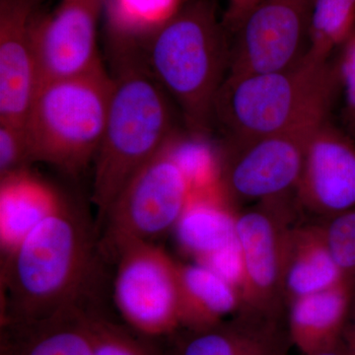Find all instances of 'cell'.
<instances>
[{
	"label": "cell",
	"instance_id": "1",
	"mask_svg": "<svg viewBox=\"0 0 355 355\" xmlns=\"http://www.w3.org/2000/svg\"><path fill=\"white\" fill-rule=\"evenodd\" d=\"M227 33L212 0H191L141 42L144 67L198 135L214 121L217 95L228 76Z\"/></svg>",
	"mask_w": 355,
	"mask_h": 355
},
{
	"label": "cell",
	"instance_id": "2",
	"mask_svg": "<svg viewBox=\"0 0 355 355\" xmlns=\"http://www.w3.org/2000/svg\"><path fill=\"white\" fill-rule=\"evenodd\" d=\"M2 263L4 320L37 321L76 306L92 263L87 224L65 203Z\"/></svg>",
	"mask_w": 355,
	"mask_h": 355
},
{
	"label": "cell",
	"instance_id": "3",
	"mask_svg": "<svg viewBox=\"0 0 355 355\" xmlns=\"http://www.w3.org/2000/svg\"><path fill=\"white\" fill-rule=\"evenodd\" d=\"M338 80L335 65L305 55L286 69L227 76L214 121L227 144H241L329 118Z\"/></svg>",
	"mask_w": 355,
	"mask_h": 355
},
{
	"label": "cell",
	"instance_id": "4",
	"mask_svg": "<svg viewBox=\"0 0 355 355\" xmlns=\"http://www.w3.org/2000/svg\"><path fill=\"white\" fill-rule=\"evenodd\" d=\"M175 137L168 95L144 65L125 60L95 157L92 200L103 221L128 180Z\"/></svg>",
	"mask_w": 355,
	"mask_h": 355
},
{
	"label": "cell",
	"instance_id": "5",
	"mask_svg": "<svg viewBox=\"0 0 355 355\" xmlns=\"http://www.w3.org/2000/svg\"><path fill=\"white\" fill-rule=\"evenodd\" d=\"M113 88L104 65L40 84L25 123L32 162L83 172L101 144Z\"/></svg>",
	"mask_w": 355,
	"mask_h": 355
},
{
	"label": "cell",
	"instance_id": "6",
	"mask_svg": "<svg viewBox=\"0 0 355 355\" xmlns=\"http://www.w3.org/2000/svg\"><path fill=\"white\" fill-rule=\"evenodd\" d=\"M173 139L128 180L110 205L103 219L104 241L114 252L127 242H153L174 229L188 207L195 190L175 156Z\"/></svg>",
	"mask_w": 355,
	"mask_h": 355
},
{
	"label": "cell",
	"instance_id": "7",
	"mask_svg": "<svg viewBox=\"0 0 355 355\" xmlns=\"http://www.w3.org/2000/svg\"><path fill=\"white\" fill-rule=\"evenodd\" d=\"M114 253V303L123 320L149 336L181 327L179 261L153 242H127Z\"/></svg>",
	"mask_w": 355,
	"mask_h": 355
},
{
	"label": "cell",
	"instance_id": "8",
	"mask_svg": "<svg viewBox=\"0 0 355 355\" xmlns=\"http://www.w3.org/2000/svg\"><path fill=\"white\" fill-rule=\"evenodd\" d=\"M327 119L241 144H227L219 166L221 188L239 202L292 195L302 173L310 137Z\"/></svg>",
	"mask_w": 355,
	"mask_h": 355
},
{
	"label": "cell",
	"instance_id": "9",
	"mask_svg": "<svg viewBox=\"0 0 355 355\" xmlns=\"http://www.w3.org/2000/svg\"><path fill=\"white\" fill-rule=\"evenodd\" d=\"M291 195L254 203L236 214V239L242 261L241 310L279 318L284 301L282 261L293 220Z\"/></svg>",
	"mask_w": 355,
	"mask_h": 355
},
{
	"label": "cell",
	"instance_id": "10",
	"mask_svg": "<svg viewBox=\"0 0 355 355\" xmlns=\"http://www.w3.org/2000/svg\"><path fill=\"white\" fill-rule=\"evenodd\" d=\"M313 0H261L234 33L228 76L286 69L307 53Z\"/></svg>",
	"mask_w": 355,
	"mask_h": 355
},
{
	"label": "cell",
	"instance_id": "11",
	"mask_svg": "<svg viewBox=\"0 0 355 355\" xmlns=\"http://www.w3.org/2000/svg\"><path fill=\"white\" fill-rule=\"evenodd\" d=\"M107 0H60L32 20L31 36L40 84L83 76L102 67L98 27Z\"/></svg>",
	"mask_w": 355,
	"mask_h": 355
},
{
	"label": "cell",
	"instance_id": "12",
	"mask_svg": "<svg viewBox=\"0 0 355 355\" xmlns=\"http://www.w3.org/2000/svg\"><path fill=\"white\" fill-rule=\"evenodd\" d=\"M294 198L322 221L355 209V144L329 119L310 137Z\"/></svg>",
	"mask_w": 355,
	"mask_h": 355
},
{
	"label": "cell",
	"instance_id": "13",
	"mask_svg": "<svg viewBox=\"0 0 355 355\" xmlns=\"http://www.w3.org/2000/svg\"><path fill=\"white\" fill-rule=\"evenodd\" d=\"M36 0H0V121L25 125L40 86L31 25Z\"/></svg>",
	"mask_w": 355,
	"mask_h": 355
},
{
	"label": "cell",
	"instance_id": "14",
	"mask_svg": "<svg viewBox=\"0 0 355 355\" xmlns=\"http://www.w3.org/2000/svg\"><path fill=\"white\" fill-rule=\"evenodd\" d=\"M65 203L60 191L28 168L0 177V247L4 260Z\"/></svg>",
	"mask_w": 355,
	"mask_h": 355
},
{
	"label": "cell",
	"instance_id": "15",
	"mask_svg": "<svg viewBox=\"0 0 355 355\" xmlns=\"http://www.w3.org/2000/svg\"><path fill=\"white\" fill-rule=\"evenodd\" d=\"M347 280L331 253L321 223L292 225L282 261L284 304Z\"/></svg>",
	"mask_w": 355,
	"mask_h": 355
},
{
	"label": "cell",
	"instance_id": "16",
	"mask_svg": "<svg viewBox=\"0 0 355 355\" xmlns=\"http://www.w3.org/2000/svg\"><path fill=\"white\" fill-rule=\"evenodd\" d=\"M352 293V284L345 280L287 306L289 336L303 355L324 352L342 343Z\"/></svg>",
	"mask_w": 355,
	"mask_h": 355
},
{
	"label": "cell",
	"instance_id": "17",
	"mask_svg": "<svg viewBox=\"0 0 355 355\" xmlns=\"http://www.w3.org/2000/svg\"><path fill=\"white\" fill-rule=\"evenodd\" d=\"M279 318L240 310L229 321L191 331L179 355H284Z\"/></svg>",
	"mask_w": 355,
	"mask_h": 355
},
{
	"label": "cell",
	"instance_id": "18",
	"mask_svg": "<svg viewBox=\"0 0 355 355\" xmlns=\"http://www.w3.org/2000/svg\"><path fill=\"white\" fill-rule=\"evenodd\" d=\"M182 326L190 331L211 328L241 310L234 284L200 261H179Z\"/></svg>",
	"mask_w": 355,
	"mask_h": 355
},
{
	"label": "cell",
	"instance_id": "19",
	"mask_svg": "<svg viewBox=\"0 0 355 355\" xmlns=\"http://www.w3.org/2000/svg\"><path fill=\"white\" fill-rule=\"evenodd\" d=\"M17 324L4 355H94L88 314L71 306L53 316Z\"/></svg>",
	"mask_w": 355,
	"mask_h": 355
},
{
	"label": "cell",
	"instance_id": "20",
	"mask_svg": "<svg viewBox=\"0 0 355 355\" xmlns=\"http://www.w3.org/2000/svg\"><path fill=\"white\" fill-rule=\"evenodd\" d=\"M214 197L211 191L193 193L174 228L180 248L197 261L237 243L236 214Z\"/></svg>",
	"mask_w": 355,
	"mask_h": 355
},
{
	"label": "cell",
	"instance_id": "21",
	"mask_svg": "<svg viewBox=\"0 0 355 355\" xmlns=\"http://www.w3.org/2000/svg\"><path fill=\"white\" fill-rule=\"evenodd\" d=\"M183 0H107L105 15L114 40L144 41L172 18Z\"/></svg>",
	"mask_w": 355,
	"mask_h": 355
},
{
	"label": "cell",
	"instance_id": "22",
	"mask_svg": "<svg viewBox=\"0 0 355 355\" xmlns=\"http://www.w3.org/2000/svg\"><path fill=\"white\" fill-rule=\"evenodd\" d=\"M355 32V0H313L306 55L330 60Z\"/></svg>",
	"mask_w": 355,
	"mask_h": 355
},
{
	"label": "cell",
	"instance_id": "23",
	"mask_svg": "<svg viewBox=\"0 0 355 355\" xmlns=\"http://www.w3.org/2000/svg\"><path fill=\"white\" fill-rule=\"evenodd\" d=\"M321 224L343 277L352 284L355 282V209Z\"/></svg>",
	"mask_w": 355,
	"mask_h": 355
},
{
	"label": "cell",
	"instance_id": "24",
	"mask_svg": "<svg viewBox=\"0 0 355 355\" xmlns=\"http://www.w3.org/2000/svg\"><path fill=\"white\" fill-rule=\"evenodd\" d=\"M94 355H150L128 331L103 318L88 314Z\"/></svg>",
	"mask_w": 355,
	"mask_h": 355
},
{
	"label": "cell",
	"instance_id": "25",
	"mask_svg": "<svg viewBox=\"0 0 355 355\" xmlns=\"http://www.w3.org/2000/svg\"><path fill=\"white\" fill-rule=\"evenodd\" d=\"M32 163L25 125L0 121V177Z\"/></svg>",
	"mask_w": 355,
	"mask_h": 355
},
{
	"label": "cell",
	"instance_id": "26",
	"mask_svg": "<svg viewBox=\"0 0 355 355\" xmlns=\"http://www.w3.org/2000/svg\"><path fill=\"white\" fill-rule=\"evenodd\" d=\"M340 49V57L334 64L336 80L343 88L345 116L355 130V32Z\"/></svg>",
	"mask_w": 355,
	"mask_h": 355
},
{
	"label": "cell",
	"instance_id": "27",
	"mask_svg": "<svg viewBox=\"0 0 355 355\" xmlns=\"http://www.w3.org/2000/svg\"><path fill=\"white\" fill-rule=\"evenodd\" d=\"M261 0H227V8L222 20L228 32L234 33Z\"/></svg>",
	"mask_w": 355,
	"mask_h": 355
},
{
	"label": "cell",
	"instance_id": "28",
	"mask_svg": "<svg viewBox=\"0 0 355 355\" xmlns=\"http://www.w3.org/2000/svg\"><path fill=\"white\" fill-rule=\"evenodd\" d=\"M352 304L343 336V345L347 355H355V282H352Z\"/></svg>",
	"mask_w": 355,
	"mask_h": 355
},
{
	"label": "cell",
	"instance_id": "29",
	"mask_svg": "<svg viewBox=\"0 0 355 355\" xmlns=\"http://www.w3.org/2000/svg\"><path fill=\"white\" fill-rule=\"evenodd\" d=\"M310 355H347L343 347V343L338 345V347H333V349L324 350V352H317V354Z\"/></svg>",
	"mask_w": 355,
	"mask_h": 355
}]
</instances>
